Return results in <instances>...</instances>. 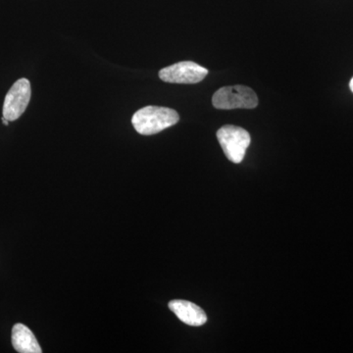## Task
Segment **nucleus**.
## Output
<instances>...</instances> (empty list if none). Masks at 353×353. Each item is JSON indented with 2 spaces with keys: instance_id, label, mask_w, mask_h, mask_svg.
Masks as SVG:
<instances>
[{
  "instance_id": "nucleus-1",
  "label": "nucleus",
  "mask_w": 353,
  "mask_h": 353,
  "mask_svg": "<svg viewBox=\"0 0 353 353\" xmlns=\"http://www.w3.org/2000/svg\"><path fill=\"white\" fill-rule=\"evenodd\" d=\"M180 120L174 109L162 106H146L139 109L132 118V124L139 134L152 136L168 129Z\"/></svg>"
},
{
  "instance_id": "nucleus-2",
  "label": "nucleus",
  "mask_w": 353,
  "mask_h": 353,
  "mask_svg": "<svg viewBox=\"0 0 353 353\" xmlns=\"http://www.w3.org/2000/svg\"><path fill=\"white\" fill-rule=\"evenodd\" d=\"M215 108L222 110L231 109H252L259 105V97L254 90L245 85L221 88L212 97Z\"/></svg>"
},
{
  "instance_id": "nucleus-3",
  "label": "nucleus",
  "mask_w": 353,
  "mask_h": 353,
  "mask_svg": "<svg viewBox=\"0 0 353 353\" xmlns=\"http://www.w3.org/2000/svg\"><path fill=\"white\" fill-rule=\"evenodd\" d=\"M217 139L228 159L236 164L243 161L246 150L252 141L248 131L232 125L220 128L217 132Z\"/></svg>"
},
{
  "instance_id": "nucleus-4",
  "label": "nucleus",
  "mask_w": 353,
  "mask_h": 353,
  "mask_svg": "<svg viewBox=\"0 0 353 353\" xmlns=\"http://www.w3.org/2000/svg\"><path fill=\"white\" fill-rule=\"evenodd\" d=\"M31 83L27 79H20L7 92L3 103V117L10 121L17 120L23 115L31 101Z\"/></svg>"
},
{
  "instance_id": "nucleus-5",
  "label": "nucleus",
  "mask_w": 353,
  "mask_h": 353,
  "mask_svg": "<svg viewBox=\"0 0 353 353\" xmlns=\"http://www.w3.org/2000/svg\"><path fill=\"white\" fill-rule=\"evenodd\" d=\"M208 70L192 61H183L166 67L159 72L165 83H197L208 76Z\"/></svg>"
},
{
  "instance_id": "nucleus-6",
  "label": "nucleus",
  "mask_w": 353,
  "mask_h": 353,
  "mask_svg": "<svg viewBox=\"0 0 353 353\" xmlns=\"http://www.w3.org/2000/svg\"><path fill=\"white\" fill-rule=\"evenodd\" d=\"M169 308L185 324L201 327L208 322V316L203 309L196 304L182 299H175L168 304Z\"/></svg>"
},
{
  "instance_id": "nucleus-7",
  "label": "nucleus",
  "mask_w": 353,
  "mask_h": 353,
  "mask_svg": "<svg viewBox=\"0 0 353 353\" xmlns=\"http://www.w3.org/2000/svg\"><path fill=\"white\" fill-rule=\"evenodd\" d=\"M12 345L20 353H41V345L31 330L25 325H14L12 329Z\"/></svg>"
},
{
  "instance_id": "nucleus-8",
  "label": "nucleus",
  "mask_w": 353,
  "mask_h": 353,
  "mask_svg": "<svg viewBox=\"0 0 353 353\" xmlns=\"http://www.w3.org/2000/svg\"><path fill=\"white\" fill-rule=\"evenodd\" d=\"M2 123H3L4 125H6V126H8L9 125V121L6 119V118H2Z\"/></svg>"
},
{
  "instance_id": "nucleus-9",
  "label": "nucleus",
  "mask_w": 353,
  "mask_h": 353,
  "mask_svg": "<svg viewBox=\"0 0 353 353\" xmlns=\"http://www.w3.org/2000/svg\"><path fill=\"white\" fill-rule=\"evenodd\" d=\"M350 90H352V92H353V78L352 79V81H350Z\"/></svg>"
}]
</instances>
